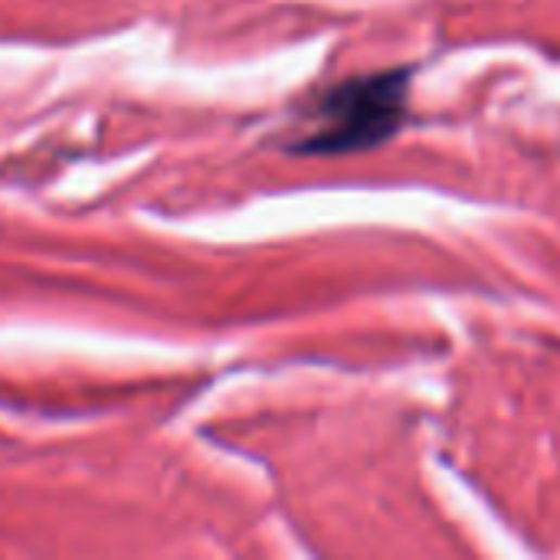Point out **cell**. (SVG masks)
<instances>
[{
    "mask_svg": "<svg viewBox=\"0 0 560 560\" xmlns=\"http://www.w3.org/2000/svg\"><path fill=\"white\" fill-rule=\"evenodd\" d=\"M413 69H384L351 76L331 86L311 109V131H305L295 154H351L391 141L407 122Z\"/></svg>",
    "mask_w": 560,
    "mask_h": 560,
    "instance_id": "6da1fadb",
    "label": "cell"
}]
</instances>
